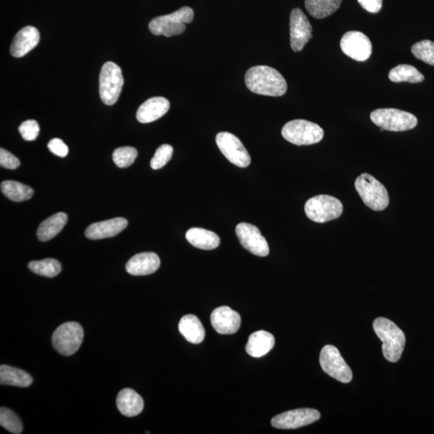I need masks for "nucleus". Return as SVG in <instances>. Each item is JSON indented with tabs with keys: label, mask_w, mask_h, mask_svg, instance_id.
Segmentation results:
<instances>
[{
	"label": "nucleus",
	"mask_w": 434,
	"mask_h": 434,
	"mask_svg": "<svg viewBox=\"0 0 434 434\" xmlns=\"http://www.w3.org/2000/svg\"><path fill=\"white\" fill-rule=\"evenodd\" d=\"M246 84L255 94L281 97L287 91V83L282 75L271 67L259 65L252 67L247 71Z\"/></svg>",
	"instance_id": "obj_1"
},
{
	"label": "nucleus",
	"mask_w": 434,
	"mask_h": 434,
	"mask_svg": "<svg viewBox=\"0 0 434 434\" xmlns=\"http://www.w3.org/2000/svg\"><path fill=\"white\" fill-rule=\"evenodd\" d=\"M373 329L382 341L384 357L396 363L401 357L405 346V335L397 326L386 318H377L373 322Z\"/></svg>",
	"instance_id": "obj_2"
},
{
	"label": "nucleus",
	"mask_w": 434,
	"mask_h": 434,
	"mask_svg": "<svg viewBox=\"0 0 434 434\" xmlns=\"http://www.w3.org/2000/svg\"><path fill=\"white\" fill-rule=\"evenodd\" d=\"M355 188L366 206L374 211H383L389 204V195L383 184L373 175L364 173L356 179Z\"/></svg>",
	"instance_id": "obj_3"
},
{
	"label": "nucleus",
	"mask_w": 434,
	"mask_h": 434,
	"mask_svg": "<svg viewBox=\"0 0 434 434\" xmlns=\"http://www.w3.org/2000/svg\"><path fill=\"white\" fill-rule=\"evenodd\" d=\"M193 19V10L189 7H183L172 14L153 19L149 24V29L154 35L170 38L184 33L185 24L192 23Z\"/></svg>",
	"instance_id": "obj_4"
},
{
	"label": "nucleus",
	"mask_w": 434,
	"mask_h": 434,
	"mask_svg": "<svg viewBox=\"0 0 434 434\" xmlns=\"http://www.w3.org/2000/svg\"><path fill=\"white\" fill-rule=\"evenodd\" d=\"M371 120L381 131H405L417 125V118L412 113L397 108H379L371 113Z\"/></svg>",
	"instance_id": "obj_5"
},
{
	"label": "nucleus",
	"mask_w": 434,
	"mask_h": 434,
	"mask_svg": "<svg viewBox=\"0 0 434 434\" xmlns=\"http://www.w3.org/2000/svg\"><path fill=\"white\" fill-rule=\"evenodd\" d=\"M282 134L289 143L297 146H307L321 141L324 131L317 124L297 120L287 122L282 128Z\"/></svg>",
	"instance_id": "obj_6"
},
{
	"label": "nucleus",
	"mask_w": 434,
	"mask_h": 434,
	"mask_svg": "<svg viewBox=\"0 0 434 434\" xmlns=\"http://www.w3.org/2000/svg\"><path fill=\"white\" fill-rule=\"evenodd\" d=\"M343 210L342 203L328 195L314 196L305 204V213L308 218L316 223H325L337 219L342 215Z\"/></svg>",
	"instance_id": "obj_7"
},
{
	"label": "nucleus",
	"mask_w": 434,
	"mask_h": 434,
	"mask_svg": "<svg viewBox=\"0 0 434 434\" xmlns=\"http://www.w3.org/2000/svg\"><path fill=\"white\" fill-rule=\"evenodd\" d=\"M123 84L124 79L120 66L111 61L103 65L99 77V93L104 104H115L121 95Z\"/></svg>",
	"instance_id": "obj_8"
},
{
	"label": "nucleus",
	"mask_w": 434,
	"mask_h": 434,
	"mask_svg": "<svg viewBox=\"0 0 434 434\" xmlns=\"http://www.w3.org/2000/svg\"><path fill=\"white\" fill-rule=\"evenodd\" d=\"M84 330L76 322L65 323L55 330L51 342L54 349L62 355H74L81 347Z\"/></svg>",
	"instance_id": "obj_9"
},
{
	"label": "nucleus",
	"mask_w": 434,
	"mask_h": 434,
	"mask_svg": "<svg viewBox=\"0 0 434 434\" xmlns=\"http://www.w3.org/2000/svg\"><path fill=\"white\" fill-rule=\"evenodd\" d=\"M319 362L325 373L332 378L342 383H349L353 380V371L334 346L323 347L320 353Z\"/></svg>",
	"instance_id": "obj_10"
},
{
	"label": "nucleus",
	"mask_w": 434,
	"mask_h": 434,
	"mask_svg": "<svg viewBox=\"0 0 434 434\" xmlns=\"http://www.w3.org/2000/svg\"><path fill=\"white\" fill-rule=\"evenodd\" d=\"M217 146L230 163L239 168H247L251 163V158L244 145L234 134L220 132L216 138Z\"/></svg>",
	"instance_id": "obj_11"
},
{
	"label": "nucleus",
	"mask_w": 434,
	"mask_h": 434,
	"mask_svg": "<svg viewBox=\"0 0 434 434\" xmlns=\"http://www.w3.org/2000/svg\"><path fill=\"white\" fill-rule=\"evenodd\" d=\"M340 47L344 54L357 61L368 60L373 53V45L369 38L358 31L345 33L340 40Z\"/></svg>",
	"instance_id": "obj_12"
},
{
	"label": "nucleus",
	"mask_w": 434,
	"mask_h": 434,
	"mask_svg": "<svg viewBox=\"0 0 434 434\" xmlns=\"http://www.w3.org/2000/svg\"><path fill=\"white\" fill-rule=\"evenodd\" d=\"M236 234L241 245L252 255L266 257L270 253L267 241L255 225L240 223L236 226Z\"/></svg>",
	"instance_id": "obj_13"
},
{
	"label": "nucleus",
	"mask_w": 434,
	"mask_h": 434,
	"mask_svg": "<svg viewBox=\"0 0 434 434\" xmlns=\"http://www.w3.org/2000/svg\"><path fill=\"white\" fill-rule=\"evenodd\" d=\"M320 412L313 409H298L281 413L273 418L271 425L282 430H294L316 422Z\"/></svg>",
	"instance_id": "obj_14"
},
{
	"label": "nucleus",
	"mask_w": 434,
	"mask_h": 434,
	"mask_svg": "<svg viewBox=\"0 0 434 434\" xmlns=\"http://www.w3.org/2000/svg\"><path fill=\"white\" fill-rule=\"evenodd\" d=\"M291 45L294 51H300L313 38L312 26L301 9H294L291 14Z\"/></svg>",
	"instance_id": "obj_15"
},
{
	"label": "nucleus",
	"mask_w": 434,
	"mask_h": 434,
	"mask_svg": "<svg viewBox=\"0 0 434 434\" xmlns=\"http://www.w3.org/2000/svg\"><path fill=\"white\" fill-rule=\"evenodd\" d=\"M211 323L216 332L232 335L241 328V315L229 307L216 308L211 314Z\"/></svg>",
	"instance_id": "obj_16"
},
{
	"label": "nucleus",
	"mask_w": 434,
	"mask_h": 434,
	"mask_svg": "<svg viewBox=\"0 0 434 434\" xmlns=\"http://www.w3.org/2000/svg\"><path fill=\"white\" fill-rule=\"evenodd\" d=\"M128 221L122 217L97 222L90 225L86 230L85 234L87 239L90 240H102L111 239L120 234L127 228Z\"/></svg>",
	"instance_id": "obj_17"
},
{
	"label": "nucleus",
	"mask_w": 434,
	"mask_h": 434,
	"mask_svg": "<svg viewBox=\"0 0 434 434\" xmlns=\"http://www.w3.org/2000/svg\"><path fill=\"white\" fill-rule=\"evenodd\" d=\"M160 259L156 253L147 252L138 253L127 263V271L134 276L152 275L159 270Z\"/></svg>",
	"instance_id": "obj_18"
},
{
	"label": "nucleus",
	"mask_w": 434,
	"mask_h": 434,
	"mask_svg": "<svg viewBox=\"0 0 434 434\" xmlns=\"http://www.w3.org/2000/svg\"><path fill=\"white\" fill-rule=\"evenodd\" d=\"M40 33L32 26L23 28L15 35L11 45V54L14 58H22L39 44Z\"/></svg>",
	"instance_id": "obj_19"
},
{
	"label": "nucleus",
	"mask_w": 434,
	"mask_h": 434,
	"mask_svg": "<svg viewBox=\"0 0 434 434\" xmlns=\"http://www.w3.org/2000/svg\"><path fill=\"white\" fill-rule=\"evenodd\" d=\"M169 108L170 102L166 98L152 97L139 106L136 118L141 123L152 122L166 115Z\"/></svg>",
	"instance_id": "obj_20"
},
{
	"label": "nucleus",
	"mask_w": 434,
	"mask_h": 434,
	"mask_svg": "<svg viewBox=\"0 0 434 434\" xmlns=\"http://www.w3.org/2000/svg\"><path fill=\"white\" fill-rule=\"evenodd\" d=\"M117 407L122 415L127 417H136L143 410L144 401L138 392L131 389H125L118 395Z\"/></svg>",
	"instance_id": "obj_21"
},
{
	"label": "nucleus",
	"mask_w": 434,
	"mask_h": 434,
	"mask_svg": "<svg viewBox=\"0 0 434 434\" xmlns=\"http://www.w3.org/2000/svg\"><path fill=\"white\" fill-rule=\"evenodd\" d=\"M275 339L266 330H258L252 333L246 344V353L252 357L260 358L266 355L275 347Z\"/></svg>",
	"instance_id": "obj_22"
},
{
	"label": "nucleus",
	"mask_w": 434,
	"mask_h": 434,
	"mask_svg": "<svg viewBox=\"0 0 434 434\" xmlns=\"http://www.w3.org/2000/svg\"><path fill=\"white\" fill-rule=\"evenodd\" d=\"M179 330L189 343L198 344L205 338V330L202 323L194 314H187L180 319Z\"/></svg>",
	"instance_id": "obj_23"
},
{
	"label": "nucleus",
	"mask_w": 434,
	"mask_h": 434,
	"mask_svg": "<svg viewBox=\"0 0 434 434\" xmlns=\"http://www.w3.org/2000/svg\"><path fill=\"white\" fill-rule=\"evenodd\" d=\"M186 239L198 249L213 250L220 246V237L215 232L201 228L190 229L186 234Z\"/></svg>",
	"instance_id": "obj_24"
},
{
	"label": "nucleus",
	"mask_w": 434,
	"mask_h": 434,
	"mask_svg": "<svg viewBox=\"0 0 434 434\" xmlns=\"http://www.w3.org/2000/svg\"><path fill=\"white\" fill-rule=\"evenodd\" d=\"M68 220V216L65 213H58L51 216L39 226L38 237L40 241H48L60 234Z\"/></svg>",
	"instance_id": "obj_25"
},
{
	"label": "nucleus",
	"mask_w": 434,
	"mask_h": 434,
	"mask_svg": "<svg viewBox=\"0 0 434 434\" xmlns=\"http://www.w3.org/2000/svg\"><path fill=\"white\" fill-rule=\"evenodd\" d=\"M33 377L26 371L8 365L0 367V384L27 387L33 384Z\"/></svg>",
	"instance_id": "obj_26"
},
{
	"label": "nucleus",
	"mask_w": 434,
	"mask_h": 434,
	"mask_svg": "<svg viewBox=\"0 0 434 434\" xmlns=\"http://www.w3.org/2000/svg\"><path fill=\"white\" fill-rule=\"evenodd\" d=\"M342 1L343 0H306L305 7L313 17L324 19L337 12Z\"/></svg>",
	"instance_id": "obj_27"
},
{
	"label": "nucleus",
	"mask_w": 434,
	"mask_h": 434,
	"mask_svg": "<svg viewBox=\"0 0 434 434\" xmlns=\"http://www.w3.org/2000/svg\"><path fill=\"white\" fill-rule=\"evenodd\" d=\"M1 192L7 198L15 202L30 200L34 194L32 188L13 180L3 181L1 184Z\"/></svg>",
	"instance_id": "obj_28"
},
{
	"label": "nucleus",
	"mask_w": 434,
	"mask_h": 434,
	"mask_svg": "<svg viewBox=\"0 0 434 434\" xmlns=\"http://www.w3.org/2000/svg\"><path fill=\"white\" fill-rule=\"evenodd\" d=\"M389 77L392 82H410V83H419L425 79L421 72L410 65L396 66L390 70Z\"/></svg>",
	"instance_id": "obj_29"
},
{
	"label": "nucleus",
	"mask_w": 434,
	"mask_h": 434,
	"mask_svg": "<svg viewBox=\"0 0 434 434\" xmlns=\"http://www.w3.org/2000/svg\"><path fill=\"white\" fill-rule=\"evenodd\" d=\"M29 268L35 275L46 278L58 276L61 272V263L58 260L53 259V258L31 262H29Z\"/></svg>",
	"instance_id": "obj_30"
},
{
	"label": "nucleus",
	"mask_w": 434,
	"mask_h": 434,
	"mask_svg": "<svg viewBox=\"0 0 434 434\" xmlns=\"http://www.w3.org/2000/svg\"><path fill=\"white\" fill-rule=\"evenodd\" d=\"M0 425L12 433L19 434L23 432L22 421L7 408L1 407L0 409Z\"/></svg>",
	"instance_id": "obj_31"
},
{
	"label": "nucleus",
	"mask_w": 434,
	"mask_h": 434,
	"mask_svg": "<svg viewBox=\"0 0 434 434\" xmlns=\"http://www.w3.org/2000/svg\"><path fill=\"white\" fill-rule=\"evenodd\" d=\"M138 156L136 148L131 147H122L117 148L113 153V163L120 168H126L131 166Z\"/></svg>",
	"instance_id": "obj_32"
},
{
	"label": "nucleus",
	"mask_w": 434,
	"mask_h": 434,
	"mask_svg": "<svg viewBox=\"0 0 434 434\" xmlns=\"http://www.w3.org/2000/svg\"><path fill=\"white\" fill-rule=\"evenodd\" d=\"M412 54L415 58L434 66V43L431 40H421L412 45Z\"/></svg>",
	"instance_id": "obj_33"
},
{
	"label": "nucleus",
	"mask_w": 434,
	"mask_h": 434,
	"mask_svg": "<svg viewBox=\"0 0 434 434\" xmlns=\"http://www.w3.org/2000/svg\"><path fill=\"white\" fill-rule=\"evenodd\" d=\"M173 154V147L168 144H163L160 146L151 160V167L154 170L162 168L172 159Z\"/></svg>",
	"instance_id": "obj_34"
},
{
	"label": "nucleus",
	"mask_w": 434,
	"mask_h": 434,
	"mask_svg": "<svg viewBox=\"0 0 434 434\" xmlns=\"http://www.w3.org/2000/svg\"><path fill=\"white\" fill-rule=\"evenodd\" d=\"M19 132L24 140L34 141L39 136V124L35 120L25 121L19 126Z\"/></svg>",
	"instance_id": "obj_35"
},
{
	"label": "nucleus",
	"mask_w": 434,
	"mask_h": 434,
	"mask_svg": "<svg viewBox=\"0 0 434 434\" xmlns=\"http://www.w3.org/2000/svg\"><path fill=\"white\" fill-rule=\"evenodd\" d=\"M0 165L1 167L10 170H15L19 167V160L6 150L0 149Z\"/></svg>",
	"instance_id": "obj_36"
},
{
	"label": "nucleus",
	"mask_w": 434,
	"mask_h": 434,
	"mask_svg": "<svg viewBox=\"0 0 434 434\" xmlns=\"http://www.w3.org/2000/svg\"><path fill=\"white\" fill-rule=\"evenodd\" d=\"M49 151L55 156L65 158L69 153V147L60 138H53L48 144Z\"/></svg>",
	"instance_id": "obj_37"
},
{
	"label": "nucleus",
	"mask_w": 434,
	"mask_h": 434,
	"mask_svg": "<svg viewBox=\"0 0 434 434\" xmlns=\"http://www.w3.org/2000/svg\"><path fill=\"white\" fill-rule=\"evenodd\" d=\"M361 7L371 13H377L380 11L383 1L382 0H358Z\"/></svg>",
	"instance_id": "obj_38"
}]
</instances>
